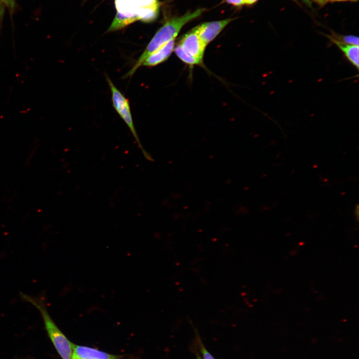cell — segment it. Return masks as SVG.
I'll use <instances>...</instances> for the list:
<instances>
[{
    "label": "cell",
    "mask_w": 359,
    "mask_h": 359,
    "mask_svg": "<svg viewBox=\"0 0 359 359\" xmlns=\"http://www.w3.org/2000/svg\"><path fill=\"white\" fill-rule=\"evenodd\" d=\"M235 18L206 22L195 27L197 33L207 46L220 33L224 27Z\"/></svg>",
    "instance_id": "6"
},
{
    "label": "cell",
    "mask_w": 359,
    "mask_h": 359,
    "mask_svg": "<svg viewBox=\"0 0 359 359\" xmlns=\"http://www.w3.org/2000/svg\"><path fill=\"white\" fill-rule=\"evenodd\" d=\"M228 3L235 6H240L245 4L244 0H226Z\"/></svg>",
    "instance_id": "16"
},
{
    "label": "cell",
    "mask_w": 359,
    "mask_h": 359,
    "mask_svg": "<svg viewBox=\"0 0 359 359\" xmlns=\"http://www.w3.org/2000/svg\"><path fill=\"white\" fill-rule=\"evenodd\" d=\"M293 0L296 1V0Z\"/></svg>",
    "instance_id": "19"
},
{
    "label": "cell",
    "mask_w": 359,
    "mask_h": 359,
    "mask_svg": "<svg viewBox=\"0 0 359 359\" xmlns=\"http://www.w3.org/2000/svg\"><path fill=\"white\" fill-rule=\"evenodd\" d=\"M7 0H0V19L2 20L5 8L7 7Z\"/></svg>",
    "instance_id": "13"
},
{
    "label": "cell",
    "mask_w": 359,
    "mask_h": 359,
    "mask_svg": "<svg viewBox=\"0 0 359 359\" xmlns=\"http://www.w3.org/2000/svg\"><path fill=\"white\" fill-rule=\"evenodd\" d=\"M358 0H314L318 4L321 6H323L327 3L335 1H356Z\"/></svg>",
    "instance_id": "14"
},
{
    "label": "cell",
    "mask_w": 359,
    "mask_h": 359,
    "mask_svg": "<svg viewBox=\"0 0 359 359\" xmlns=\"http://www.w3.org/2000/svg\"><path fill=\"white\" fill-rule=\"evenodd\" d=\"M196 359H203L200 356H199V355H197Z\"/></svg>",
    "instance_id": "18"
},
{
    "label": "cell",
    "mask_w": 359,
    "mask_h": 359,
    "mask_svg": "<svg viewBox=\"0 0 359 359\" xmlns=\"http://www.w3.org/2000/svg\"><path fill=\"white\" fill-rule=\"evenodd\" d=\"M71 359H117V357L95 349L73 344Z\"/></svg>",
    "instance_id": "8"
},
{
    "label": "cell",
    "mask_w": 359,
    "mask_h": 359,
    "mask_svg": "<svg viewBox=\"0 0 359 359\" xmlns=\"http://www.w3.org/2000/svg\"><path fill=\"white\" fill-rule=\"evenodd\" d=\"M178 44L185 52L203 62L206 45L198 36L195 27L184 34Z\"/></svg>",
    "instance_id": "4"
},
{
    "label": "cell",
    "mask_w": 359,
    "mask_h": 359,
    "mask_svg": "<svg viewBox=\"0 0 359 359\" xmlns=\"http://www.w3.org/2000/svg\"><path fill=\"white\" fill-rule=\"evenodd\" d=\"M174 51L177 56L184 63L191 66L195 65L204 66L203 62L185 52L178 43L176 46H175Z\"/></svg>",
    "instance_id": "10"
},
{
    "label": "cell",
    "mask_w": 359,
    "mask_h": 359,
    "mask_svg": "<svg viewBox=\"0 0 359 359\" xmlns=\"http://www.w3.org/2000/svg\"><path fill=\"white\" fill-rule=\"evenodd\" d=\"M175 39H172L150 54L145 60L142 66L153 67L167 60L174 50Z\"/></svg>",
    "instance_id": "7"
},
{
    "label": "cell",
    "mask_w": 359,
    "mask_h": 359,
    "mask_svg": "<svg viewBox=\"0 0 359 359\" xmlns=\"http://www.w3.org/2000/svg\"><path fill=\"white\" fill-rule=\"evenodd\" d=\"M7 8L9 10L10 13L11 14L15 8V0H7Z\"/></svg>",
    "instance_id": "15"
},
{
    "label": "cell",
    "mask_w": 359,
    "mask_h": 359,
    "mask_svg": "<svg viewBox=\"0 0 359 359\" xmlns=\"http://www.w3.org/2000/svg\"><path fill=\"white\" fill-rule=\"evenodd\" d=\"M20 296L22 300L31 304L38 310L48 336L62 359H71L73 344L69 341L51 318L44 296H31L20 292Z\"/></svg>",
    "instance_id": "2"
},
{
    "label": "cell",
    "mask_w": 359,
    "mask_h": 359,
    "mask_svg": "<svg viewBox=\"0 0 359 359\" xmlns=\"http://www.w3.org/2000/svg\"><path fill=\"white\" fill-rule=\"evenodd\" d=\"M330 40H335L341 43L359 46V37L352 35H338L334 33L332 35H328Z\"/></svg>",
    "instance_id": "11"
},
{
    "label": "cell",
    "mask_w": 359,
    "mask_h": 359,
    "mask_svg": "<svg viewBox=\"0 0 359 359\" xmlns=\"http://www.w3.org/2000/svg\"><path fill=\"white\" fill-rule=\"evenodd\" d=\"M245 4H252L256 2L258 0H244Z\"/></svg>",
    "instance_id": "17"
},
{
    "label": "cell",
    "mask_w": 359,
    "mask_h": 359,
    "mask_svg": "<svg viewBox=\"0 0 359 359\" xmlns=\"http://www.w3.org/2000/svg\"><path fill=\"white\" fill-rule=\"evenodd\" d=\"M105 77L111 92L112 101L114 108L128 127L144 156L148 160L151 161V156L143 147L135 129L128 99L115 86L107 75H106Z\"/></svg>",
    "instance_id": "3"
},
{
    "label": "cell",
    "mask_w": 359,
    "mask_h": 359,
    "mask_svg": "<svg viewBox=\"0 0 359 359\" xmlns=\"http://www.w3.org/2000/svg\"><path fill=\"white\" fill-rule=\"evenodd\" d=\"M203 10V8H199L192 12L188 11L182 16L174 17L167 21L157 31L136 63L123 78L132 76L150 54L172 39L176 38L184 25L198 17Z\"/></svg>",
    "instance_id": "1"
},
{
    "label": "cell",
    "mask_w": 359,
    "mask_h": 359,
    "mask_svg": "<svg viewBox=\"0 0 359 359\" xmlns=\"http://www.w3.org/2000/svg\"><path fill=\"white\" fill-rule=\"evenodd\" d=\"M197 343L198 344L200 352L202 356L203 359H215L213 356L206 350L202 341L197 336Z\"/></svg>",
    "instance_id": "12"
},
{
    "label": "cell",
    "mask_w": 359,
    "mask_h": 359,
    "mask_svg": "<svg viewBox=\"0 0 359 359\" xmlns=\"http://www.w3.org/2000/svg\"><path fill=\"white\" fill-rule=\"evenodd\" d=\"M343 52L347 59L357 69L359 68V46L331 40Z\"/></svg>",
    "instance_id": "9"
},
{
    "label": "cell",
    "mask_w": 359,
    "mask_h": 359,
    "mask_svg": "<svg viewBox=\"0 0 359 359\" xmlns=\"http://www.w3.org/2000/svg\"><path fill=\"white\" fill-rule=\"evenodd\" d=\"M117 13L130 18L133 22L139 20L140 8L159 5L158 0H116Z\"/></svg>",
    "instance_id": "5"
}]
</instances>
